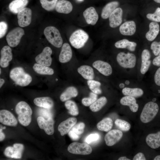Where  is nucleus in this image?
Wrapping results in <instances>:
<instances>
[{"instance_id": "1", "label": "nucleus", "mask_w": 160, "mask_h": 160, "mask_svg": "<svg viewBox=\"0 0 160 160\" xmlns=\"http://www.w3.org/2000/svg\"><path fill=\"white\" fill-rule=\"evenodd\" d=\"M15 110L19 123L24 126L28 125L31 121L32 113L29 105L25 101H20L16 105Z\"/></svg>"}, {"instance_id": "2", "label": "nucleus", "mask_w": 160, "mask_h": 160, "mask_svg": "<svg viewBox=\"0 0 160 160\" xmlns=\"http://www.w3.org/2000/svg\"><path fill=\"white\" fill-rule=\"evenodd\" d=\"M10 78L17 85L21 87L28 85L32 81L31 76L25 71L22 67L14 68L10 71Z\"/></svg>"}, {"instance_id": "3", "label": "nucleus", "mask_w": 160, "mask_h": 160, "mask_svg": "<svg viewBox=\"0 0 160 160\" xmlns=\"http://www.w3.org/2000/svg\"><path fill=\"white\" fill-rule=\"evenodd\" d=\"M159 107L157 104L153 101L147 103L144 105L140 115V119L143 123L152 120L157 114Z\"/></svg>"}, {"instance_id": "4", "label": "nucleus", "mask_w": 160, "mask_h": 160, "mask_svg": "<svg viewBox=\"0 0 160 160\" xmlns=\"http://www.w3.org/2000/svg\"><path fill=\"white\" fill-rule=\"evenodd\" d=\"M44 34L48 41L57 48H60L62 45L63 40L60 33L56 27L49 26L44 30Z\"/></svg>"}, {"instance_id": "5", "label": "nucleus", "mask_w": 160, "mask_h": 160, "mask_svg": "<svg viewBox=\"0 0 160 160\" xmlns=\"http://www.w3.org/2000/svg\"><path fill=\"white\" fill-rule=\"evenodd\" d=\"M116 60L121 67L126 68H132L135 66L137 59L135 55L133 53H127L121 52L119 53L116 56Z\"/></svg>"}, {"instance_id": "6", "label": "nucleus", "mask_w": 160, "mask_h": 160, "mask_svg": "<svg viewBox=\"0 0 160 160\" xmlns=\"http://www.w3.org/2000/svg\"><path fill=\"white\" fill-rule=\"evenodd\" d=\"M88 38L87 33L83 30L79 29L72 33L69 38V41L73 47L78 49L84 45Z\"/></svg>"}, {"instance_id": "7", "label": "nucleus", "mask_w": 160, "mask_h": 160, "mask_svg": "<svg viewBox=\"0 0 160 160\" xmlns=\"http://www.w3.org/2000/svg\"><path fill=\"white\" fill-rule=\"evenodd\" d=\"M24 34L23 29L20 27L16 28L11 31L7 34L6 38L9 46L12 47L17 46Z\"/></svg>"}, {"instance_id": "8", "label": "nucleus", "mask_w": 160, "mask_h": 160, "mask_svg": "<svg viewBox=\"0 0 160 160\" xmlns=\"http://www.w3.org/2000/svg\"><path fill=\"white\" fill-rule=\"evenodd\" d=\"M68 151L72 154L87 155L92 153V149L89 145L85 143L73 142L68 146Z\"/></svg>"}, {"instance_id": "9", "label": "nucleus", "mask_w": 160, "mask_h": 160, "mask_svg": "<svg viewBox=\"0 0 160 160\" xmlns=\"http://www.w3.org/2000/svg\"><path fill=\"white\" fill-rule=\"evenodd\" d=\"M52 53L51 49L48 47H46L41 53L36 56L35 60L37 63L49 67L52 63Z\"/></svg>"}, {"instance_id": "10", "label": "nucleus", "mask_w": 160, "mask_h": 160, "mask_svg": "<svg viewBox=\"0 0 160 160\" xmlns=\"http://www.w3.org/2000/svg\"><path fill=\"white\" fill-rule=\"evenodd\" d=\"M37 122L40 128L44 130L48 135H52L54 133V121L51 117L45 119L41 116H39L37 119Z\"/></svg>"}, {"instance_id": "11", "label": "nucleus", "mask_w": 160, "mask_h": 160, "mask_svg": "<svg viewBox=\"0 0 160 160\" xmlns=\"http://www.w3.org/2000/svg\"><path fill=\"white\" fill-rule=\"evenodd\" d=\"M32 11L28 8H25L17 13L18 23L19 25L24 27L29 25L31 21Z\"/></svg>"}, {"instance_id": "12", "label": "nucleus", "mask_w": 160, "mask_h": 160, "mask_svg": "<svg viewBox=\"0 0 160 160\" xmlns=\"http://www.w3.org/2000/svg\"><path fill=\"white\" fill-rule=\"evenodd\" d=\"M23 145L20 143L14 144L12 147L8 146L7 147L4 152L7 156L15 159H20L22 156V153L24 150Z\"/></svg>"}, {"instance_id": "13", "label": "nucleus", "mask_w": 160, "mask_h": 160, "mask_svg": "<svg viewBox=\"0 0 160 160\" xmlns=\"http://www.w3.org/2000/svg\"><path fill=\"white\" fill-rule=\"evenodd\" d=\"M123 133L118 129H113L109 131L105 135L104 139L106 145L112 146L119 142L123 136Z\"/></svg>"}, {"instance_id": "14", "label": "nucleus", "mask_w": 160, "mask_h": 160, "mask_svg": "<svg viewBox=\"0 0 160 160\" xmlns=\"http://www.w3.org/2000/svg\"><path fill=\"white\" fill-rule=\"evenodd\" d=\"M0 122L4 125L12 127L16 126L17 124V120L13 115L4 109L0 111Z\"/></svg>"}, {"instance_id": "15", "label": "nucleus", "mask_w": 160, "mask_h": 160, "mask_svg": "<svg viewBox=\"0 0 160 160\" xmlns=\"http://www.w3.org/2000/svg\"><path fill=\"white\" fill-rule=\"evenodd\" d=\"M0 54V66L3 68H7L9 65V62L12 59V54L10 47L7 45L3 47L1 51Z\"/></svg>"}, {"instance_id": "16", "label": "nucleus", "mask_w": 160, "mask_h": 160, "mask_svg": "<svg viewBox=\"0 0 160 160\" xmlns=\"http://www.w3.org/2000/svg\"><path fill=\"white\" fill-rule=\"evenodd\" d=\"M93 67L102 75L108 76L111 74L112 69L108 63L101 60H97L92 64Z\"/></svg>"}, {"instance_id": "17", "label": "nucleus", "mask_w": 160, "mask_h": 160, "mask_svg": "<svg viewBox=\"0 0 160 160\" xmlns=\"http://www.w3.org/2000/svg\"><path fill=\"white\" fill-rule=\"evenodd\" d=\"M123 10L120 7L116 8L109 17V25L112 28L119 25L122 22Z\"/></svg>"}, {"instance_id": "18", "label": "nucleus", "mask_w": 160, "mask_h": 160, "mask_svg": "<svg viewBox=\"0 0 160 160\" xmlns=\"http://www.w3.org/2000/svg\"><path fill=\"white\" fill-rule=\"evenodd\" d=\"M77 121L75 117H70L61 122L58 127V131L62 136L68 133L72 127L76 124Z\"/></svg>"}, {"instance_id": "19", "label": "nucleus", "mask_w": 160, "mask_h": 160, "mask_svg": "<svg viewBox=\"0 0 160 160\" xmlns=\"http://www.w3.org/2000/svg\"><path fill=\"white\" fill-rule=\"evenodd\" d=\"M72 52L70 45L68 43H64L63 45L59 55V60L62 63H66L71 59Z\"/></svg>"}, {"instance_id": "20", "label": "nucleus", "mask_w": 160, "mask_h": 160, "mask_svg": "<svg viewBox=\"0 0 160 160\" xmlns=\"http://www.w3.org/2000/svg\"><path fill=\"white\" fill-rule=\"evenodd\" d=\"M87 23L92 25H95L98 19V15L95 8L90 7L87 8L83 13Z\"/></svg>"}, {"instance_id": "21", "label": "nucleus", "mask_w": 160, "mask_h": 160, "mask_svg": "<svg viewBox=\"0 0 160 160\" xmlns=\"http://www.w3.org/2000/svg\"><path fill=\"white\" fill-rule=\"evenodd\" d=\"M151 57L149 51L147 49L143 50L141 54V63L140 71L141 74H144L148 70L151 64L150 60Z\"/></svg>"}, {"instance_id": "22", "label": "nucleus", "mask_w": 160, "mask_h": 160, "mask_svg": "<svg viewBox=\"0 0 160 160\" xmlns=\"http://www.w3.org/2000/svg\"><path fill=\"white\" fill-rule=\"evenodd\" d=\"M119 30L120 33L123 35H133L136 30L135 23L133 21H127L120 26Z\"/></svg>"}, {"instance_id": "23", "label": "nucleus", "mask_w": 160, "mask_h": 160, "mask_svg": "<svg viewBox=\"0 0 160 160\" xmlns=\"http://www.w3.org/2000/svg\"><path fill=\"white\" fill-rule=\"evenodd\" d=\"M147 145L151 148L157 149L160 147V131L148 135L146 138Z\"/></svg>"}, {"instance_id": "24", "label": "nucleus", "mask_w": 160, "mask_h": 160, "mask_svg": "<svg viewBox=\"0 0 160 160\" xmlns=\"http://www.w3.org/2000/svg\"><path fill=\"white\" fill-rule=\"evenodd\" d=\"M73 8V5L70 1L66 0H61L57 3L55 9L59 13L68 14L72 11Z\"/></svg>"}, {"instance_id": "25", "label": "nucleus", "mask_w": 160, "mask_h": 160, "mask_svg": "<svg viewBox=\"0 0 160 160\" xmlns=\"http://www.w3.org/2000/svg\"><path fill=\"white\" fill-rule=\"evenodd\" d=\"M120 102L122 105L128 106L133 112H136L138 111L139 105L134 97L125 96L121 99Z\"/></svg>"}, {"instance_id": "26", "label": "nucleus", "mask_w": 160, "mask_h": 160, "mask_svg": "<svg viewBox=\"0 0 160 160\" xmlns=\"http://www.w3.org/2000/svg\"><path fill=\"white\" fill-rule=\"evenodd\" d=\"M33 102L38 106L48 109L52 108L54 105L52 99L48 97H36L34 99Z\"/></svg>"}, {"instance_id": "27", "label": "nucleus", "mask_w": 160, "mask_h": 160, "mask_svg": "<svg viewBox=\"0 0 160 160\" xmlns=\"http://www.w3.org/2000/svg\"><path fill=\"white\" fill-rule=\"evenodd\" d=\"M77 71L84 79L87 80H93L94 77L93 69L90 66L84 65L79 67Z\"/></svg>"}, {"instance_id": "28", "label": "nucleus", "mask_w": 160, "mask_h": 160, "mask_svg": "<svg viewBox=\"0 0 160 160\" xmlns=\"http://www.w3.org/2000/svg\"><path fill=\"white\" fill-rule=\"evenodd\" d=\"M28 2V0H15L9 4V9L12 12L18 13L25 8Z\"/></svg>"}, {"instance_id": "29", "label": "nucleus", "mask_w": 160, "mask_h": 160, "mask_svg": "<svg viewBox=\"0 0 160 160\" xmlns=\"http://www.w3.org/2000/svg\"><path fill=\"white\" fill-rule=\"evenodd\" d=\"M149 30L146 34L145 37L149 41H153L156 37L159 31V26L156 22H152L149 25Z\"/></svg>"}, {"instance_id": "30", "label": "nucleus", "mask_w": 160, "mask_h": 160, "mask_svg": "<svg viewBox=\"0 0 160 160\" xmlns=\"http://www.w3.org/2000/svg\"><path fill=\"white\" fill-rule=\"evenodd\" d=\"M119 5L117 1H113L107 4L102 10L101 16L103 19L109 18L111 13L117 8Z\"/></svg>"}, {"instance_id": "31", "label": "nucleus", "mask_w": 160, "mask_h": 160, "mask_svg": "<svg viewBox=\"0 0 160 160\" xmlns=\"http://www.w3.org/2000/svg\"><path fill=\"white\" fill-rule=\"evenodd\" d=\"M78 91L76 87L73 86L68 87L60 95V100L62 102L66 101L73 97H76Z\"/></svg>"}, {"instance_id": "32", "label": "nucleus", "mask_w": 160, "mask_h": 160, "mask_svg": "<svg viewBox=\"0 0 160 160\" xmlns=\"http://www.w3.org/2000/svg\"><path fill=\"white\" fill-rule=\"evenodd\" d=\"M115 47L117 48H126L131 51H135L137 44L134 42L129 41L127 39H123L116 42Z\"/></svg>"}, {"instance_id": "33", "label": "nucleus", "mask_w": 160, "mask_h": 160, "mask_svg": "<svg viewBox=\"0 0 160 160\" xmlns=\"http://www.w3.org/2000/svg\"><path fill=\"white\" fill-rule=\"evenodd\" d=\"M122 92L125 96H130L134 97H141L144 93L143 90L139 88L124 87L122 89Z\"/></svg>"}, {"instance_id": "34", "label": "nucleus", "mask_w": 160, "mask_h": 160, "mask_svg": "<svg viewBox=\"0 0 160 160\" xmlns=\"http://www.w3.org/2000/svg\"><path fill=\"white\" fill-rule=\"evenodd\" d=\"M34 71L37 73L41 75H52L54 73L53 69L48 66L41 65L38 63L34 64Z\"/></svg>"}, {"instance_id": "35", "label": "nucleus", "mask_w": 160, "mask_h": 160, "mask_svg": "<svg viewBox=\"0 0 160 160\" xmlns=\"http://www.w3.org/2000/svg\"><path fill=\"white\" fill-rule=\"evenodd\" d=\"M113 126V121L110 118L104 119L99 122L97 125V128L100 130L107 132L110 130Z\"/></svg>"}, {"instance_id": "36", "label": "nucleus", "mask_w": 160, "mask_h": 160, "mask_svg": "<svg viewBox=\"0 0 160 160\" xmlns=\"http://www.w3.org/2000/svg\"><path fill=\"white\" fill-rule=\"evenodd\" d=\"M107 102V98L103 96L97 99L90 106V109L93 112H96L101 110L106 104Z\"/></svg>"}, {"instance_id": "37", "label": "nucleus", "mask_w": 160, "mask_h": 160, "mask_svg": "<svg viewBox=\"0 0 160 160\" xmlns=\"http://www.w3.org/2000/svg\"><path fill=\"white\" fill-rule=\"evenodd\" d=\"M65 105L71 115L76 116L79 114V111L78 106L74 101L69 100H67L65 103Z\"/></svg>"}, {"instance_id": "38", "label": "nucleus", "mask_w": 160, "mask_h": 160, "mask_svg": "<svg viewBox=\"0 0 160 160\" xmlns=\"http://www.w3.org/2000/svg\"><path fill=\"white\" fill-rule=\"evenodd\" d=\"M87 82L89 89L92 92L97 94L102 93V90L100 88L101 84L100 82L92 80H88Z\"/></svg>"}, {"instance_id": "39", "label": "nucleus", "mask_w": 160, "mask_h": 160, "mask_svg": "<svg viewBox=\"0 0 160 160\" xmlns=\"http://www.w3.org/2000/svg\"><path fill=\"white\" fill-rule=\"evenodd\" d=\"M58 0H52L49 1L48 0H40L42 7L45 9L50 11L55 8Z\"/></svg>"}, {"instance_id": "40", "label": "nucleus", "mask_w": 160, "mask_h": 160, "mask_svg": "<svg viewBox=\"0 0 160 160\" xmlns=\"http://www.w3.org/2000/svg\"><path fill=\"white\" fill-rule=\"evenodd\" d=\"M115 124L120 130L124 131H127L131 128V125L128 122L121 119H116Z\"/></svg>"}, {"instance_id": "41", "label": "nucleus", "mask_w": 160, "mask_h": 160, "mask_svg": "<svg viewBox=\"0 0 160 160\" xmlns=\"http://www.w3.org/2000/svg\"><path fill=\"white\" fill-rule=\"evenodd\" d=\"M97 95L93 92H91L89 94V97H84L81 100L82 104L86 106H89L93 103L97 99Z\"/></svg>"}, {"instance_id": "42", "label": "nucleus", "mask_w": 160, "mask_h": 160, "mask_svg": "<svg viewBox=\"0 0 160 160\" xmlns=\"http://www.w3.org/2000/svg\"><path fill=\"white\" fill-rule=\"evenodd\" d=\"M147 18L149 20L156 22H160V8H157L153 13H148L146 15Z\"/></svg>"}, {"instance_id": "43", "label": "nucleus", "mask_w": 160, "mask_h": 160, "mask_svg": "<svg viewBox=\"0 0 160 160\" xmlns=\"http://www.w3.org/2000/svg\"><path fill=\"white\" fill-rule=\"evenodd\" d=\"M85 127V125L84 123L80 122L75 125L71 130L79 135L83 133Z\"/></svg>"}, {"instance_id": "44", "label": "nucleus", "mask_w": 160, "mask_h": 160, "mask_svg": "<svg viewBox=\"0 0 160 160\" xmlns=\"http://www.w3.org/2000/svg\"><path fill=\"white\" fill-rule=\"evenodd\" d=\"M151 49L155 55H159L160 53V41L153 42L151 44Z\"/></svg>"}, {"instance_id": "45", "label": "nucleus", "mask_w": 160, "mask_h": 160, "mask_svg": "<svg viewBox=\"0 0 160 160\" xmlns=\"http://www.w3.org/2000/svg\"><path fill=\"white\" fill-rule=\"evenodd\" d=\"M100 138L99 135L97 133L91 134L88 136L86 138L85 141L88 144L98 140Z\"/></svg>"}, {"instance_id": "46", "label": "nucleus", "mask_w": 160, "mask_h": 160, "mask_svg": "<svg viewBox=\"0 0 160 160\" xmlns=\"http://www.w3.org/2000/svg\"><path fill=\"white\" fill-rule=\"evenodd\" d=\"M7 23L1 21L0 23V38H2L5 34L7 29Z\"/></svg>"}, {"instance_id": "47", "label": "nucleus", "mask_w": 160, "mask_h": 160, "mask_svg": "<svg viewBox=\"0 0 160 160\" xmlns=\"http://www.w3.org/2000/svg\"><path fill=\"white\" fill-rule=\"evenodd\" d=\"M154 80L155 84L160 86V67L156 72L154 76Z\"/></svg>"}, {"instance_id": "48", "label": "nucleus", "mask_w": 160, "mask_h": 160, "mask_svg": "<svg viewBox=\"0 0 160 160\" xmlns=\"http://www.w3.org/2000/svg\"><path fill=\"white\" fill-rule=\"evenodd\" d=\"M70 137L73 140H77L79 138V135L70 130L68 132Z\"/></svg>"}, {"instance_id": "49", "label": "nucleus", "mask_w": 160, "mask_h": 160, "mask_svg": "<svg viewBox=\"0 0 160 160\" xmlns=\"http://www.w3.org/2000/svg\"><path fill=\"white\" fill-rule=\"evenodd\" d=\"M133 160H146L144 154L141 152H139L135 155L133 158Z\"/></svg>"}, {"instance_id": "50", "label": "nucleus", "mask_w": 160, "mask_h": 160, "mask_svg": "<svg viewBox=\"0 0 160 160\" xmlns=\"http://www.w3.org/2000/svg\"><path fill=\"white\" fill-rule=\"evenodd\" d=\"M152 63L155 66H160V53L158 56L155 57L153 59Z\"/></svg>"}, {"instance_id": "51", "label": "nucleus", "mask_w": 160, "mask_h": 160, "mask_svg": "<svg viewBox=\"0 0 160 160\" xmlns=\"http://www.w3.org/2000/svg\"><path fill=\"white\" fill-rule=\"evenodd\" d=\"M2 129L0 128V141L3 140L5 138V136L3 133L2 132Z\"/></svg>"}, {"instance_id": "52", "label": "nucleus", "mask_w": 160, "mask_h": 160, "mask_svg": "<svg viewBox=\"0 0 160 160\" xmlns=\"http://www.w3.org/2000/svg\"><path fill=\"white\" fill-rule=\"evenodd\" d=\"M5 83L4 80L2 78L0 79V88H1Z\"/></svg>"}, {"instance_id": "53", "label": "nucleus", "mask_w": 160, "mask_h": 160, "mask_svg": "<svg viewBox=\"0 0 160 160\" xmlns=\"http://www.w3.org/2000/svg\"><path fill=\"white\" fill-rule=\"evenodd\" d=\"M118 160H130L129 159L127 158L126 156H122L119 158Z\"/></svg>"}, {"instance_id": "54", "label": "nucleus", "mask_w": 160, "mask_h": 160, "mask_svg": "<svg viewBox=\"0 0 160 160\" xmlns=\"http://www.w3.org/2000/svg\"><path fill=\"white\" fill-rule=\"evenodd\" d=\"M154 160H160V155L156 156L154 159Z\"/></svg>"}, {"instance_id": "55", "label": "nucleus", "mask_w": 160, "mask_h": 160, "mask_svg": "<svg viewBox=\"0 0 160 160\" xmlns=\"http://www.w3.org/2000/svg\"><path fill=\"white\" fill-rule=\"evenodd\" d=\"M156 2L157 3H160V0H153Z\"/></svg>"}, {"instance_id": "56", "label": "nucleus", "mask_w": 160, "mask_h": 160, "mask_svg": "<svg viewBox=\"0 0 160 160\" xmlns=\"http://www.w3.org/2000/svg\"><path fill=\"white\" fill-rule=\"evenodd\" d=\"M0 74H1V68H0Z\"/></svg>"}, {"instance_id": "57", "label": "nucleus", "mask_w": 160, "mask_h": 160, "mask_svg": "<svg viewBox=\"0 0 160 160\" xmlns=\"http://www.w3.org/2000/svg\"><path fill=\"white\" fill-rule=\"evenodd\" d=\"M79 0V1H82L83 0Z\"/></svg>"}]
</instances>
